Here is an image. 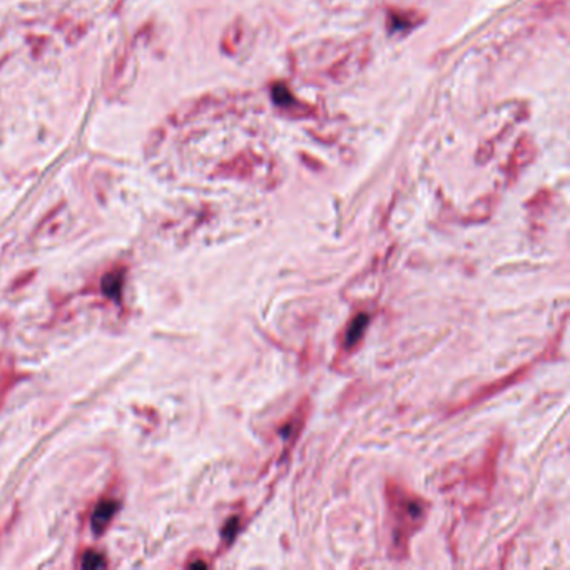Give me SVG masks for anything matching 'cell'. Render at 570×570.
I'll return each mask as SVG.
<instances>
[{
	"label": "cell",
	"instance_id": "cell-6",
	"mask_svg": "<svg viewBox=\"0 0 570 570\" xmlns=\"http://www.w3.org/2000/svg\"><path fill=\"white\" fill-rule=\"evenodd\" d=\"M365 325H366L365 315H361L360 318H356V321H355V323H353V326H351V331H349V333H348V342H349V343L355 342V339L358 338V335L361 333V328H363V326H365Z\"/></svg>",
	"mask_w": 570,
	"mask_h": 570
},
{
	"label": "cell",
	"instance_id": "cell-1",
	"mask_svg": "<svg viewBox=\"0 0 570 570\" xmlns=\"http://www.w3.org/2000/svg\"><path fill=\"white\" fill-rule=\"evenodd\" d=\"M533 156H535V146H533L532 139L528 136H522L515 144L513 153L510 154L508 168L512 169V173H518L523 165L530 163Z\"/></svg>",
	"mask_w": 570,
	"mask_h": 570
},
{
	"label": "cell",
	"instance_id": "cell-4",
	"mask_svg": "<svg viewBox=\"0 0 570 570\" xmlns=\"http://www.w3.org/2000/svg\"><path fill=\"white\" fill-rule=\"evenodd\" d=\"M103 289L104 293L110 298H117L119 296V289H121V279L114 274H107L103 281Z\"/></svg>",
	"mask_w": 570,
	"mask_h": 570
},
{
	"label": "cell",
	"instance_id": "cell-2",
	"mask_svg": "<svg viewBox=\"0 0 570 570\" xmlns=\"http://www.w3.org/2000/svg\"><path fill=\"white\" fill-rule=\"evenodd\" d=\"M421 22V13L413 11H392L388 16V25L392 32L412 30Z\"/></svg>",
	"mask_w": 570,
	"mask_h": 570
},
{
	"label": "cell",
	"instance_id": "cell-3",
	"mask_svg": "<svg viewBox=\"0 0 570 570\" xmlns=\"http://www.w3.org/2000/svg\"><path fill=\"white\" fill-rule=\"evenodd\" d=\"M117 512V504L112 502V500H105V502H100L98 505V508L94 510V513H92V530L94 533H100L104 532V528L107 527V523L110 522V518H112V515Z\"/></svg>",
	"mask_w": 570,
	"mask_h": 570
},
{
	"label": "cell",
	"instance_id": "cell-5",
	"mask_svg": "<svg viewBox=\"0 0 570 570\" xmlns=\"http://www.w3.org/2000/svg\"><path fill=\"white\" fill-rule=\"evenodd\" d=\"M82 567L84 569H99L105 567V560L103 559V555L95 554V552H87L82 559Z\"/></svg>",
	"mask_w": 570,
	"mask_h": 570
}]
</instances>
